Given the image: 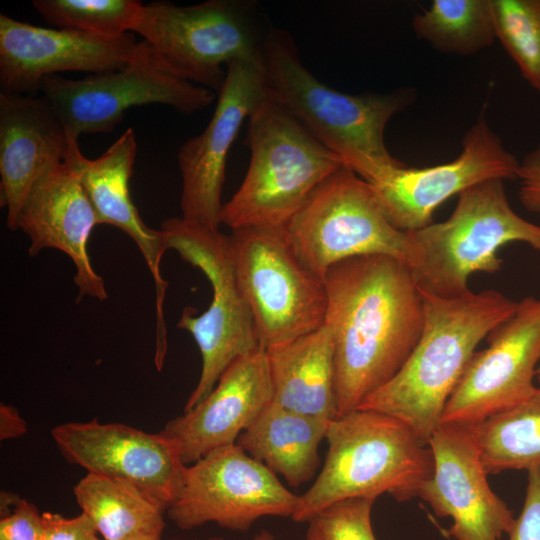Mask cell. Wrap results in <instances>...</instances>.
<instances>
[{
  "mask_svg": "<svg viewBox=\"0 0 540 540\" xmlns=\"http://www.w3.org/2000/svg\"><path fill=\"white\" fill-rule=\"evenodd\" d=\"M324 284L341 416L403 366L423 329V300L410 267L386 255L340 261L328 269Z\"/></svg>",
  "mask_w": 540,
  "mask_h": 540,
  "instance_id": "obj_1",
  "label": "cell"
},
{
  "mask_svg": "<svg viewBox=\"0 0 540 540\" xmlns=\"http://www.w3.org/2000/svg\"><path fill=\"white\" fill-rule=\"evenodd\" d=\"M420 293L424 323L418 342L394 377L357 409L401 420L428 445L477 345L514 315L519 302L495 290L455 298Z\"/></svg>",
  "mask_w": 540,
  "mask_h": 540,
  "instance_id": "obj_2",
  "label": "cell"
},
{
  "mask_svg": "<svg viewBox=\"0 0 540 540\" xmlns=\"http://www.w3.org/2000/svg\"><path fill=\"white\" fill-rule=\"evenodd\" d=\"M260 61L267 94L288 110L342 165L366 182L405 163L388 151V122L415 101V91L349 94L319 81L301 62L293 36L272 27Z\"/></svg>",
  "mask_w": 540,
  "mask_h": 540,
  "instance_id": "obj_3",
  "label": "cell"
},
{
  "mask_svg": "<svg viewBox=\"0 0 540 540\" xmlns=\"http://www.w3.org/2000/svg\"><path fill=\"white\" fill-rule=\"evenodd\" d=\"M328 452L317 478L300 495L291 517L308 522L324 508L347 499L397 501L419 496L433 473V454L401 420L372 410L355 409L329 421Z\"/></svg>",
  "mask_w": 540,
  "mask_h": 540,
  "instance_id": "obj_4",
  "label": "cell"
},
{
  "mask_svg": "<svg viewBox=\"0 0 540 540\" xmlns=\"http://www.w3.org/2000/svg\"><path fill=\"white\" fill-rule=\"evenodd\" d=\"M245 144L250 151L246 175L220 218L231 230L285 227L313 190L343 166L268 94L248 117Z\"/></svg>",
  "mask_w": 540,
  "mask_h": 540,
  "instance_id": "obj_5",
  "label": "cell"
},
{
  "mask_svg": "<svg viewBox=\"0 0 540 540\" xmlns=\"http://www.w3.org/2000/svg\"><path fill=\"white\" fill-rule=\"evenodd\" d=\"M409 233L419 250L411 269L418 288L444 298L467 294L471 274L500 270L498 251L507 243L524 242L540 251V225L512 209L502 179L465 189L448 219Z\"/></svg>",
  "mask_w": 540,
  "mask_h": 540,
  "instance_id": "obj_6",
  "label": "cell"
},
{
  "mask_svg": "<svg viewBox=\"0 0 540 540\" xmlns=\"http://www.w3.org/2000/svg\"><path fill=\"white\" fill-rule=\"evenodd\" d=\"M268 26L252 1L208 0L190 6L142 4L133 32L180 78L215 92L237 60L260 59Z\"/></svg>",
  "mask_w": 540,
  "mask_h": 540,
  "instance_id": "obj_7",
  "label": "cell"
},
{
  "mask_svg": "<svg viewBox=\"0 0 540 540\" xmlns=\"http://www.w3.org/2000/svg\"><path fill=\"white\" fill-rule=\"evenodd\" d=\"M300 260L324 280L328 269L365 255L393 257L413 269L419 250L387 217L371 186L345 166L309 195L285 226Z\"/></svg>",
  "mask_w": 540,
  "mask_h": 540,
  "instance_id": "obj_8",
  "label": "cell"
},
{
  "mask_svg": "<svg viewBox=\"0 0 540 540\" xmlns=\"http://www.w3.org/2000/svg\"><path fill=\"white\" fill-rule=\"evenodd\" d=\"M231 231L235 274L253 315L260 348L291 342L324 326V280L300 260L285 227Z\"/></svg>",
  "mask_w": 540,
  "mask_h": 540,
  "instance_id": "obj_9",
  "label": "cell"
},
{
  "mask_svg": "<svg viewBox=\"0 0 540 540\" xmlns=\"http://www.w3.org/2000/svg\"><path fill=\"white\" fill-rule=\"evenodd\" d=\"M161 229L169 249L202 271L212 288L207 310L196 315L194 308L186 307L177 323L193 336L202 357L198 383L184 407L188 411L214 389L235 360L260 346L253 315L236 278L229 235L181 217L163 221Z\"/></svg>",
  "mask_w": 540,
  "mask_h": 540,
  "instance_id": "obj_10",
  "label": "cell"
},
{
  "mask_svg": "<svg viewBox=\"0 0 540 540\" xmlns=\"http://www.w3.org/2000/svg\"><path fill=\"white\" fill-rule=\"evenodd\" d=\"M40 91L76 142L82 134L110 133L130 108L161 104L189 115L210 106L217 95L177 76L145 40L117 70L76 80L51 75Z\"/></svg>",
  "mask_w": 540,
  "mask_h": 540,
  "instance_id": "obj_11",
  "label": "cell"
},
{
  "mask_svg": "<svg viewBox=\"0 0 540 540\" xmlns=\"http://www.w3.org/2000/svg\"><path fill=\"white\" fill-rule=\"evenodd\" d=\"M299 498L235 443L187 465L180 490L166 512L182 530L215 522L246 531L262 517L291 518Z\"/></svg>",
  "mask_w": 540,
  "mask_h": 540,
  "instance_id": "obj_12",
  "label": "cell"
},
{
  "mask_svg": "<svg viewBox=\"0 0 540 540\" xmlns=\"http://www.w3.org/2000/svg\"><path fill=\"white\" fill-rule=\"evenodd\" d=\"M519 166L482 113L453 161L421 169L405 164L367 183L389 220L413 232L431 224L434 211L455 194L489 179L517 180Z\"/></svg>",
  "mask_w": 540,
  "mask_h": 540,
  "instance_id": "obj_13",
  "label": "cell"
},
{
  "mask_svg": "<svg viewBox=\"0 0 540 540\" xmlns=\"http://www.w3.org/2000/svg\"><path fill=\"white\" fill-rule=\"evenodd\" d=\"M267 95L260 59L237 60L226 78L205 129L179 149L181 218L210 230L221 225V202L229 151L245 119Z\"/></svg>",
  "mask_w": 540,
  "mask_h": 540,
  "instance_id": "obj_14",
  "label": "cell"
},
{
  "mask_svg": "<svg viewBox=\"0 0 540 540\" xmlns=\"http://www.w3.org/2000/svg\"><path fill=\"white\" fill-rule=\"evenodd\" d=\"M474 352L453 390L443 422L478 423L530 396L540 361V299L526 297Z\"/></svg>",
  "mask_w": 540,
  "mask_h": 540,
  "instance_id": "obj_15",
  "label": "cell"
},
{
  "mask_svg": "<svg viewBox=\"0 0 540 540\" xmlns=\"http://www.w3.org/2000/svg\"><path fill=\"white\" fill-rule=\"evenodd\" d=\"M64 457L93 473L131 482L166 509L182 485L186 466L175 443L159 433H147L120 423L67 422L51 430Z\"/></svg>",
  "mask_w": 540,
  "mask_h": 540,
  "instance_id": "obj_16",
  "label": "cell"
},
{
  "mask_svg": "<svg viewBox=\"0 0 540 540\" xmlns=\"http://www.w3.org/2000/svg\"><path fill=\"white\" fill-rule=\"evenodd\" d=\"M428 445L433 454L431 477L420 490L439 517H450L456 540H500L515 518L490 488L482 463L475 423L443 422Z\"/></svg>",
  "mask_w": 540,
  "mask_h": 540,
  "instance_id": "obj_17",
  "label": "cell"
},
{
  "mask_svg": "<svg viewBox=\"0 0 540 540\" xmlns=\"http://www.w3.org/2000/svg\"><path fill=\"white\" fill-rule=\"evenodd\" d=\"M137 42L127 33L110 38L67 28H46L0 14L1 93L29 95L45 77L59 72L114 71L133 55Z\"/></svg>",
  "mask_w": 540,
  "mask_h": 540,
  "instance_id": "obj_18",
  "label": "cell"
},
{
  "mask_svg": "<svg viewBox=\"0 0 540 540\" xmlns=\"http://www.w3.org/2000/svg\"><path fill=\"white\" fill-rule=\"evenodd\" d=\"M98 225L95 211L76 171L65 161L49 169L32 187L17 218L16 230L30 240L29 255L57 249L74 264L79 297L108 298L102 277L88 254L89 237Z\"/></svg>",
  "mask_w": 540,
  "mask_h": 540,
  "instance_id": "obj_19",
  "label": "cell"
},
{
  "mask_svg": "<svg viewBox=\"0 0 540 540\" xmlns=\"http://www.w3.org/2000/svg\"><path fill=\"white\" fill-rule=\"evenodd\" d=\"M272 399L268 359L260 348L235 360L201 402L170 420L161 432L190 465L217 448L235 444Z\"/></svg>",
  "mask_w": 540,
  "mask_h": 540,
  "instance_id": "obj_20",
  "label": "cell"
},
{
  "mask_svg": "<svg viewBox=\"0 0 540 540\" xmlns=\"http://www.w3.org/2000/svg\"><path fill=\"white\" fill-rule=\"evenodd\" d=\"M137 152L134 130L126 129L98 158L87 159L79 145L70 147L65 162L78 174L95 211L98 225H112L127 234L140 250L156 289V333L166 334L164 300L168 283L161 274V261L169 249L165 232L145 224L132 201L129 182Z\"/></svg>",
  "mask_w": 540,
  "mask_h": 540,
  "instance_id": "obj_21",
  "label": "cell"
},
{
  "mask_svg": "<svg viewBox=\"0 0 540 540\" xmlns=\"http://www.w3.org/2000/svg\"><path fill=\"white\" fill-rule=\"evenodd\" d=\"M71 141L50 102L42 95L0 92V204L15 231L20 209L36 182L63 162Z\"/></svg>",
  "mask_w": 540,
  "mask_h": 540,
  "instance_id": "obj_22",
  "label": "cell"
},
{
  "mask_svg": "<svg viewBox=\"0 0 540 540\" xmlns=\"http://www.w3.org/2000/svg\"><path fill=\"white\" fill-rule=\"evenodd\" d=\"M265 352L274 403L327 421L338 416L334 345L325 324L310 334Z\"/></svg>",
  "mask_w": 540,
  "mask_h": 540,
  "instance_id": "obj_23",
  "label": "cell"
},
{
  "mask_svg": "<svg viewBox=\"0 0 540 540\" xmlns=\"http://www.w3.org/2000/svg\"><path fill=\"white\" fill-rule=\"evenodd\" d=\"M328 423L287 410L272 401L236 443L297 488L315 476L320 463L318 448L325 439Z\"/></svg>",
  "mask_w": 540,
  "mask_h": 540,
  "instance_id": "obj_24",
  "label": "cell"
},
{
  "mask_svg": "<svg viewBox=\"0 0 540 540\" xmlns=\"http://www.w3.org/2000/svg\"><path fill=\"white\" fill-rule=\"evenodd\" d=\"M74 495L103 540H132L165 528V507L131 482L87 473Z\"/></svg>",
  "mask_w": 540,
  "mask_h": 540,
  "instance_id": "obj_25",
  "label": "cell"
},
{
  "mask_svg": "<svg viewBox=\"0 0 540 540\" xmlns=\"http://www.w3.org/2000/svg\"><path fill=\"white\" fill-rule=\"evenodd\" d=\"M488 474L540 466V387L521 402L475 423Z\"/></svg>",
  "mask_w": 540,
  "mask_h": 540,
  "instance_id": "obj_26",
  "label": "cell"
},
{
  "mask_svg": "<svg viewBox=\"0 0 540 540\" xmlns=\"http://www.w3.org/2000/svg\"><path fill=\"white\" fill-rule=\"evenodd\" d=\"M415 35L447 54L472 55L496 40L490 0H434L412 20Z\"/></svg>",
  "mask_w": 540,
  "mask_h": 540,
  "instance_id": "obj_27",
  "label": "cell"
},
{
  "mask_svg": "<svg viewBox=\"0 0 540 540\" xmlns=\"http://www.w3.org/2000/svg\"><path fill=\"white\" fill-rule=\"evenodd\" d=\"M142 2L135 0H34L49 24L104 37H120L136 24Z\"/></svg>",
  "mask_w": 540,
  "mask_h": 540,
  "instance_id": "obj_28",
  "label": "cell"
},
{
  "mask_svg": "<svg viewBox=\"0 0 540 540\" xmlns=\"http://www.w3.org/2000/svg\"><path fill=\"white\" fill-rule=\"evenodd\" d=\"M496 39L540 93V0H490Z\"/></svg>",
  "mask_w": 540,
  "mask_h": 540,
  "instance_id": "obj_29",
  "label": "cell"
},
{
  "mask_svg": "<svg viewBox=\"0 0 540 540\" xmlns=\"http://www.w3.org/2000/svg\"><path fill=\"white\" fill-rule=\"evenodd\" d=\"M374 501L352 498L324 508L308 521L306 540H376L371 524Z\"/></svg>",
  "mask_w": 540,
  "mask_h": 540,
  "instance_id": "obj_30",
  "label": "cell"
},
{
  "mask_svg": "<svg viewBox=\"0 0 540 540\" xmlns=\"http://www.w3.org/2000/svg\"><path fill=\"white\" fill-rule=\"evenodd\" d=\"M0 540H45V527L37 507L19 498L0 519Z\"/></svg>",
  "mask_w": 540,
  "mask_h": 540,
  "instance_id": "obj_31",
  "label": "cell"
},
{
  "mask_svg": "<svg viewBox=\"0 0 540 540\" xmlns=\"http://www.w3.org/2000/svg\"><path fill=\"white\" fill-rule=\"evenodd\" d=\"M508 535L509 540H540V466L528 470L523 508Z\"/></svg>",
  "mask_w": 540,
  "mask_h": 540,
  "instance_id": "obj_32",
  "label": "cell"
},
{
  "mask_svg": "<svg viewBox=\"0 0 540 540\" xmlns=\"http://www.w3.org/2000/svg\"><path fill=\"white\" fill-rule=\"evenodd\" d=\"M45 540H103L89 517L80 513L66 518L58 513L43 512Z\"/></svg>",
  "mask_w": 540,
  "mask_h": 540,
  "instance_id": "obj_33",
  "label": "cell"
},
{
  "mask_svg": "<svg viewBox=\"0 0 540 540\" xmlns=\"http://www.w3.org/2000/svg\"><path fill=\"white\" fill-rule=\"evenodd\" d=\"M519 200L525 209L540 213V146L528 153L518 170Z\"/></svg>",
  "mask_w": 540,
  "mask_h": 540,
  "instance_id": "obj_34",
  "label": "cell"
},
{
  "mask_svg": "<svg viewBox=\"0 0 540 540\" xmlns=\"http://www.w3.org/2000/svg\"><path fill=\"white\" fill-rule=\"evenodd\" d=\"M27 431V424L17 409L11 405H0V439L8 440L22 436Z\"/></svg>",
  "mask_w": 540,
  "mask_h": 540,
  "instance_id": "obj_35",
  "label": "cell"
},
{
  "mask_svg": "<svg viewBox=\"0 0 540 540\" xmlns=\"http://www.w3.org/2000/svg\"><path fill=\"white\" fill-rule=\"evenodd\" d=\"M209 540H223L220 537H212ZM251 540H276L275 537L268 531H261L256 534Z\"/></svg>",
  "mask_w": 540,
  "mask_h": 540,
  "instance_id": "obj_36",
  "label": "cell"
},
{
  "mask_svg": "<svg viewBox=\"0 0 540 540\" xmlns=\"http://www.w3.org/2000/svg\"><path fill=\"white\" fill-rule=\"evenodd\" d=\"M132 540H162V534H149L137 537Z\"/></svg>",
  "mask_w": 540,
  "mask_h": 540,
  "instance_id": "obj_37",
  "label": "cell"
},
{
  "mask_svg": "<svg viewBox=\"0 0 540 540\" xmlns=\"http://www.w3.org/2000/svg\"><path fill=\"white\" fill-rule=\"evenodd\" d=\"M536 378H537V381L539 383V387H540V361H539V364L536 368Z\"/></svg>",
  "mask_w": 540,
  "mask_h": 540,
  "instance_id": "obj_38",
  "label": "cell"
}]
</instances>
